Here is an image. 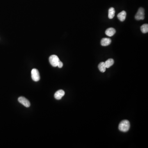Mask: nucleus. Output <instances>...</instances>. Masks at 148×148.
Returning <instances> with one entry per match:
<instances>
[{"label": "nucleus", "instance_id": "1", "mask_svg": "<svg viewBox=\"0 0 148 148\" xmlns=\"http://www.w3.org/2000/svg\"><path fill=\"white\" fill-rule=\"evenodd\" d=\"M130 123L129 121L124 120L121 121L119 124V129L120 131L123 132H126L130 129Z\"/></svg>", "mask_w": 148, "mask_h": 148}, {"label": "nucleus", "instance_id": "2", "mask_svg": "<svg viewBox=\"0 0 148 148\" xmlns=\"http://www.w3.org/2000/svg\"><path fill=\"white\" fill-rule=\"evenodd\" d=\"M49 61L51 66L56 67L57 66L60 60L59 57L57 55H52L49 57Z\"/></svg>", "mask_w": 148, "mask_h": 148}, {"label": "nucleus", "instance_id": "3", "mask_svg": "<svg viewBox=\"0 0 148 148\" xmlns=\"http://www.w3.org/2000/svg\"><path fill=\"white\" fill-rule=\"evenodd\" d=\"M31 77L35 82H38L40 80L39 72L36 69H33L31 71Z\"/></svg>", "mask_w": 148, "mask_h": 148}, {"label": "nucleus", "instance_id": "4", "mask_svg": "<svg viewBox=\"0 0 148 148\" xmlns=\"http://www.w3.org/2000/svg\"><path fill=\"white\" fill-rule=\"evenodd\" d=\"M144 9L142 7H140L135 15V19L138 21L144 19Z\"/></svg>", "mask_w": 148, "mask_h": 148}, {"label": "nucleus", "instance_id": "5", "mask_svg": "<svg viewBox=\"0 0 148 148\" xmlns=\"http://www.w3.org/2000/svg\"><path fill=\"white\" fill-rule=\"evenodd\" d=\"M19 102L21 104L23 105L24 106L26 107H29L30 106V103L29 101L24 97H20L19 98Z\"/></svg>", "mask_w": 148, "mask_h": 148}, {"label": "nucleus", "instance_id": "6", "mask_svg": "<svg viewBox=\"0 0 148 148\" xmlns=\"http://www.w3.org/2000/svg\"><path fill=\"white\" fill-rule=\"evenodd\" d=\"M64 91L63 90H60L56 92L54 94V98L57 100H60L63 96L65 95Z\"/></svg>", "mask_w": 148, "mask_h": 148}, {"label": "nucleus", "instance_id": "7", "mask_svg": "<svg viewBox=\"0 0 148 148\" xmlns=\"http://www.w3.org/2000/svg\"><path fill=\"white\" fill-rule=\"evenodd\" d=\"M116 30L113 28H110L106 30L105 31V34L107 36L109 37H112L116 33Z\"/></svg>", "mask_w": 148, "mask_h": 148}, {"label": "nucleus", "instance_id": "8", "mask_svg": "<svg viewBox=\"0 0 148 148\" xmlns=\"http://www.w3.org/2000/svg\"><path fill=\"white\" fill-rule=\"evenodd\" d=\"M126 17V12L125 11H122L118 14L117 17L120 21H125Z\"/></svg>", "mask_w": 148, "mask_h": 148}, {"label": "nucleus", "instance_id": "9", "mask_svg": "<svg viewBox=\"0 0 148 148\" xmlns=\"http://www.w3.org/2000/svg\"><path fill=\"white\" fill-rule=\"evenodd\" d=\"M111 43V40L108 38H103L101 40V44L103 46H107Z\"/></svg>", "mask_w": 148, "mask_h": 148}, {"label": "nucleus", "instance_id": "10", "mask_svg": "<svg viewBox=\"0 0 148 148\" xmlns=\"http://www.w3.org/2000/svg\"><path fill=\"white\" fill-rule=\"evenodd\" d=\"M115 10L114 7H111L108 11V17L110 19H112L115 16Z\"/></svg>", "mask_w": 148, "mask_h": 148}, {"label": "nucleus", "instance_id": "11", "mask_svg": "<svg viewBox=\"0 0 148 148\" xmlns=\"http://www.w3.org/2000/svg\"><path fill=\"white\" fill-rule=\"evenodd\" d=\"M114 64V60L113 59H110L105 62V64L106 66V68H110Z\"/></svg>", "mask_w": 148, "mask_h": 148}, {"label": "nucleus", "instance_id": "12", "mask_svg": "<svg viewBox=\"0 0 148 148\" xmlns=\"http://www.w3.org/2000/svg\"><path fill=\"white\" fill-rule=\"evenodd\" d=\"M98 67L99 71L102 73H104L106 71V66H105L104 62H101L98 65Z\"/></svg>", "mask_w": 148, "mask_h": 148}, {"label": "nucleus", "instance_id": "13", "mask_svg": "<svg viewBox=\"0 0 148 148\" xmlns=\"http://www.w3.org/2000/svg\"><path fill=\"white\" fill-rule=\"evenodd\" d=\"M141 31L142 33H146L148 32V24H143L141 27Z\"/></svg>", "mask_w": 148, "mask_h": 148}, {"label": "nucleus", "instance_id": "14", "mask_svg": "<svg viewBox=\"0 0 148 148\" xmlns=\"http://www.w3.org/2000/svg\"><path fill=\"white\" fill-rule=\"evenodd\" d=\"M57 66L59 68H62V67L63 66V63L61 61H60V60L59 63H58Z\"/></svg>", "mask_w": 148, "mask_h": 148}]
</instances>
